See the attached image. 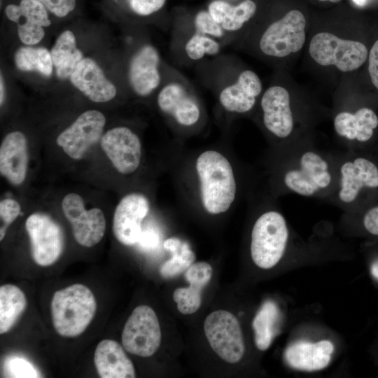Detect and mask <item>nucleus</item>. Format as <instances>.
I'll use <instances>...</instances> for the list:
<instances>
[{
    "instance_id": "obj_32",
    "label": "nucleus",
    "mask_w": 378,
    "mask_h": 378,
    "mask_svg": "<svg viewBox=\"0 0 378 378\" xmlns=\"http://www.w3.org/2000/svg\"><path fill=\"white\" fill-rule=\"evenodd\" d=\"M220 44L210 36L195 32L187 41L185 50L190 59L197 60L204 55H214L220 51Z\"/></svg>"
},
{
    "instance_id": "obj_22",
    "label": "nucleus",
    "mask_w": 378,
    "mask_h": 378,
    "mask_svg": "<svg viewBox=\"0 0 378 378\" xmlns=\"http://www.w3.org/2000/svg\"><path fill=\"white\" fill-rule=\"evenodd\" d=\"M334 351L329 340L312 343L298 341L288 346L284 352L286 363L293 369L302 371H316L326 368Z\"/></svg>"
},
{
    "instance_id": "obj_4",
    "label": "nucleus",
    "mask_w": 378,
    "mask_h": 378,
    "mask_svg": "<svg viewBox=\"0 0 378 378\" xmlns=\"http://www.w3.org/2000/svg\"><path fill=\"white\" fill-rule=\"evenodd\" d=\"M284 216L276 211H267L255 220L251 231V255L260 268L276 265L284 254L288 239Z\"/></svg>"
},
{
    "instance_id": "obj_18",
    "label": "nucleus",
    "mask_w": 378,
    "mask_h": 378,
    "mask_svg": "<svg viewBox=\"0 0 378 378\" xmlns=\"http://www.w3.org/2000/svg\"><path fill=\"white\" fill-rule=\"evenodd\" d=\"M71 83L90 100L106 102L116 95V88L91 58H83L70 76Z\"/></svg>"
},
{
    "instance_id": "obj_10",
    "label": "nucleus",
    "mask_w": 378,
    "mask_h": 378,
    "mask_svg": "<svg viewBox=\"0 0 378 378\" xmlns=\"http://www.w3.org/2000/svg\"><path fill=\"white\" fill-rule=\"evenodd\" d=\"M25 227L34 262L43 267L55 263L62 253L64 245L59 225L50 216L37 212L27 218Z\"/></svg>"
},
{
    "instance_id": "obj_24",
    "label": "nucleus",
    "mask_w": 378,
    "mask_h": 378,
    "mask_svg": "<svg viewBox=\"0 0 378 378\" xmlns=\"http://www.w3.org/2000/svg\"><path fill=\"white\" fill-rule=\"evenodd\" d=\"M211 276L212 267L206 262L193 263L185 272V278L190 286L178 288L173 293V299L179 312L191 314L199 309L202 291L210 281Z\"/></svg>"
},
{
    "instance_id": "obj_21",
    "label": "nucleus",
    "mask_w": 378,
    "mask_h": 378,
    "mask_svg": "<svg viewBox=\"0 0 378 378\" xmlns=\"http://www.w3.org/2000/svg\"><path fill=\"white\" fill-rule=\"evenodd\" d=\"M261 92L262 83L258 76L251 70H244L234 83L223 89L219 102L229 112L244 113L253 108Z\"/></svg>"
},
{
    "instance_id": "obj_7",
    "label": "nucleus",
    "mask_w": 378,
    "mask_h": 378,
    "mask_svg": "<svg viewBox=\"0 0 378 378\" xmlns=\"http://www.w3.org/2000/svg\"><path fill=\"white\" fill-rule=\"evenodd\" d=\"M378 188V167L362 156L346 158L337 166L336 199L345 207L351 206L361 193Z\"/></svg>"
},
{
    "instance_id": "obj_27",
    "label": "nucleus",
    "mask_w": 378,
    "mask_h": 378,
    "mask_svg": "<svg viewBox=\"0 0 378 378\" xmlns=\"http://www.w3.org/2000/svg\"><path fill=\"white\" fill-rule=\"evenodd\" d=\"M53 66L58 78H70L78 63L83 59L77 48L74 33L63 31L57 38L50 51Z\"/></svg>"
},
{
    "instance_id": "obj_3",
    "label": "nucleus",
    "mask_w": 378,
    "mask_h": 378,
    "mask_svg": "<svg viewBox=\"0 0 378 378\" xmlns=\"http://www.w3.org/2000/svg\"><path fill=\"white\" fill-rule=\"evenodd\" d=\"M97 301L91 290L76 284L57 290L52 298L51 314L53 326L62 337L80 335L93 319Z\"/></svg>"
},
{
    "instance_id": "obj_42",
    "label": "nucleus",
    "mask_w": 378,
    "mask_h": 378,
    "mask_svg": "<svg viewBox=\"0 0 378 378\" xmlns=\"http://www.w3.org/2000/svg\"><path fill=\"white\" fill-rule=\"evenodd\" d=\"M0 89H1V94H0V103L1 105H2L4 100V85L3 82L2 76L1 75V82H0Z\"/></svg>"
},
{
    "instance_id": "obj_17",
    "label": "nucleus",
    "mask_w": 378,
    "mask_h": 378,
    "mask_svg": "<svg viewBox=\"0 0 378 378\" xmlns=\"http://www.w3.org/2000/svg\"><path fill=\"white\" fill-rule=\"evenodd\" d=\"M160 109L180 125L189 127L197 122L200 109L196 99L179 83L164 86L158 96Z\"/></svg>"
},
{
    "instance_id": "obj_38",
    "label": "nucleus",
    "mask_w": 378,
    "mask_h": 378,
    "mask_svg": "<svg viewBox=\"0 0 378 378\" xmlns=\"http://www.w3.org/2000/svg\"><path fill=\"white\" fill-rule=\"evenodd\" d=\"M139 245L145 250H153L160 244V236L153 229L143 230L138 241Z\"/></svg>"
},
{
    "instance_id": "obj_11",
    "label": "nucleus",
    "mask_w": 378,
    "mask_h": 378,
    "mask_svg": "<svg viewBox=\"0 0 378 378\" xmlns=\"http://www.w3.org/2000/svg\"><path fill=\"white\" fill-rule=\"evenodd\" d=\"M62 209L78 244L92 247L102 240L106 230V220L100 209H85L83 198L76 193L64 196Z\"/></svg>"
},
{
    "instance_id": "obj_40",
    "label": "nucleus",
    "mask_w": 378,
    "mask_h": 378,
    "mask_svg": "<svg viewBox=\"0 0 378 378\" xmlns=\"http://www.w3.org/2000/svg\"><path fill=\"white\" fill-rule=\"evenodd\" d=\"M365 230L372 234L378 235V205L370 208L363 218Z\"/></svg>"
},
{
    "instance_id": "obj_35",
    "label": "nucleus",
    "mask_w": 378,
    "mask_h": 378,
    "mask_svg": "<svg viewBox=\"0 0 378 378\" xmlns=\"http://www.w3.org/2000/svg\"><path fill=\"white\" fill-rule=\"evenodd\" d=\"M196 32L214 37H222L224 30L211 16L209 11L201 10L194 20Z\"/></svg>"
},
{
    "instance_id": "obj_41",
    "label": "nucleus",
    "mask_w": 378,
    "mask_h": 378,
    "mask_svg": "<svg viewBox=\"0 0 378 378\" xmlns=\"http://www.w3.org/2000/svg\"><path fill=\"white\" fill-rule=\"evenodd\" d=\"M370 273L373 278L378 281V258L375 259L371 264Z\"/></svg>"
},
{
    "instance_id": "obj_44",
    "label": "nucleus",
    "mask_w": 378,
    "mask_h": 378,
    "mask_svg": "<svg viewBox=\"0 0 378 378\" xmlns=\"http://www.w3.org/2000/svg\"><path fill=\"white\" fill-rule=\"evenodd\" d=\"M319 1H330V2H332V3H337V2L340 1L341 0H319Z\"/></svg>"
},
{
    "instance_id": "obj_8",
    "label": "nucleus",
    "mask_w": 378,
    "mask_h": 378,
    "mask_svg": "<svg viewBox=\"0 0 378 378\" xmlns=\"http://www.w3.org/2000/svg\"><path fill=\"white\" fill-rule=\"evenodd\" d=\"M161 330L154 310L147 305L136 307L127 318L122 332V344L129 353L149 357L161 343Z\"/></svg>"
},
{
    "instance_id": "obj_37",
    "label": "nucleus",
    "mask_w": 378,
    "mask_h": 378,
    "mask_svg": "<svg viewBox=\"0 0 378 378\" xmlns=\"http://www.w3.org/2000/svg\"><path fill=\"white\" fill-rule=\"evenodd\" d=\"M50 14L63 18L73 13L78 5V0H37Z\"/></svg>"
},
{
    "instance_id": "obj_13",
    "label": "nucleus",
    "mask_w": 378,
    "mask_h": 378,
    "mask_svg": "<svg viewBox=\"0 0 378 378\" xmlns=\"http://www.w3.org/2000/svg\"><path fill=\"white\" fill-rule=\"evenodd\" d=\"M100 145L116 170L122 174L135 172L141 163V143L126 127H116L103 134Z\"/></svg>"
},
{
    "instance_id": "obj_12",
    "label": "nucleus",
    "mask_w": 378,
    "mask_h": 378,
    "mask_svg": "<svg viewBox=\"0 0 378 378\" xmlns=\"http://www.w3.org/2000/svg\"><path fill=\"white\" fill-rule=\"evenodd\" d=\"M105 123L102 112L86 111L57 136V144L69 157L80 160L101 140Z\"/></svg>"
},
{
    "instance_id": "obj_19",
    "label": "nucleus",
    "mask_w": 378,
    "mask_h": 378,
    "mask_svg": "<svg viewBox=\"0 0 378 378\" xmlns=\"http://www.w3.org/2000/svg\"><path fill=\"white\" fill-rule=\"evenodd\" d=\"M28 165L27 141L20 131L8 133L0 146V173L13 186L25 180Z\"/></svg>"
},
{
    "instance_id": "obj_26",
    "label": "nucleus",
    "mask_w": 378,
    "mask_h": 378,
    "mask_svg": "<svg viewBox=\"0 0 378 378\" xmlns=\"http://www.w3.org/2000/svg\"><path fill=\"white\" fill-rule=\"evenodd\" d=\"M256 4L252 0H244L237 6L223 0H214L208 6L213 19L224 31H234L242 27L255 13Z\"/></svg>"
},
{
    "instance_id": "obj_30",
    "label": "nucleus",
    "mask_w": 378,
    "mask_h": 378,
    "mask_svg": "<svg viewBox=\"0 0 378 378\" xmlns=\"http://www.w3.org/2000/svg\"><path fill=\"white\" fill-rule=\"evenodd\" d=\"M163 247L172 254L171 258L160 268V275L163 278H174L186 272L193 264L195 255L186 241L172 237L163 242Z\"/></svg>"
},
{
    "instance_id": "obj_23",
    "label": "nucleus",
    "mask_w": 378,
    "mask_h": 378,
    "mask_svg": "<svg viewBox=\"0 0 378 378\" xmlns=\"http://www.w3.org/2000/svg\"><path fill=\"white\" fill-rule=\"evenodd\" d=\"M94 362L102 378H134L136 377L132 362L122 346L112 340H102L97 346Z\"/></svg>"
},
{
    "instance_id": "obj_31",
    "label": "nucleus",
    "mask_w": 378,
    "mask_h": 378,
    "mask_svg": "<svg viewBox=\"0 0 378 378\" xmlns=\"http://www.w3.org/2000/svg\"><path fill=\"white\" fill-rule=\"evenodd\" d=\"M14 61L23 71H37L46 76H50L52 72L51 54L46 48L21 47L15 52Z\"/></svg>"
},
{
    "instance_id": "obj_2",
    "label": "nucleus",
    "mask_w": 378,
    "mask_h": 378,
    "mask_svg": "<svg viewBox=\"0 0 378 378\" xmlns=\"http://www.w3.org/2000/svg\"><path fill=\"white\" fill-rule=\"evenodd\" d=\"M337 167L318 150L307 148L297 153L282 175L288 190L304 197H318L336 187Z\"/></svg>"
},
{
    "instance_id": "obj_28",
    "label": "nucleus",
    "mask_w": 378,
    "mask_h": 378,
    "mask_svg": "<svg viewBox=\"0 0 378 378\" xmlns=\"http://www.w3.org/2000/svg\"><path fill=\"white\" fill-rule=\"evenodd\" d=\"M280 312L272 300L265 301L253 318L252 327L256 347L267 350L278 334Z\"/></svg>"
},
{
    "instance_id": "obj_36",
    "label": "nucleus",
    "mask_w": 378,
    "mask_h": 378,
    "mask_svg": "<svg viewBox=\"0 0 378 378\" xmlns=\"http://www.w3.org/2000/svg\"><path fill=\"white\" fill-rule=\"evenodd\" d=\"M21 207L19 203L13 199L7 198L0 202V241L5 237L7 228L20 215Z\"/></svg>"
},
{
    "instance_id": "obj_9",
    "label": "nucleus",
    "mask_w": 378,
    "mask_h": 378,
    "mask_svg": "<svg viewBox=\"0 0 378 378\" xmlns=\"http://www.w3.org/2000/svg\"><path fill=\"white\" fill-rule=\"evenodd\" d=\"M305 26L302 13L290 10L265 31L260 40V50L267 55L276 57L298 52L305 42Z\"/></svg>"
},
{
    "instance_id": "obj_16",
    "label": "nucleus",
    "mask_w": 378,
    "mask_h": 378,
    "mask_svg": "<svg viewBox=\"0 0 378 378\" xmlns=\"http://www.w3.org/2000/svg\"><path fill=\"white\" fill-rule=\"evenodd\" d=\"M260 105L266 129L279 139L288 138L294 127L288 90L277 85L269 88L262 95Z\"/></svg>"
},
{
    "instance_id": "obj_29",
    "label": "nucleus",
    "mask_w": 378,
    "mask_h": 378,
    "mask_svg": "<svg viewBox=\"0 0 378 378\" xmlns=\"http://www.w3.org/2000/svg\"><path fill=\"white\" fill-rule=\"evenodd\" d=\"M27 307L24 293L18 286L5 284L0 287V333L8 332Z\"/></svg>"
},
{
    "instance_id": "obj_20",
    "label": "nucleus",
    "mask_w": 378,
    "mask_h": 378,
    "mask_svg": "<svg viewBox=\"0 0 378 378\" xmlns=\"http://www.w3.org/2000/svg\"><path fill=\"white\" fill-rule=\"evenodd\" d=\"M159 63L158 52L149 45L143 46L133 55L128 77L132 90L138 95L147 96L160 85Z\"/></svg>"
},
{
    "instance_id": "obj_14",
    "label": "nucleus",
    "mask_w": 378,
    "mask_h": 378,
    "mask_svg": "<svg viewBox=\"0 0 378 378\" xmlns=\"http://www.w3.org/2000/svg\"><path fill=\"white\" fill-rule=\"evenodd\" d=\"M4 13L8 20L17 24L19 38L26 45L41 41L45 35L43 27L51 24L50 13L37 0L8 3Z\"/></svg>"
},
{
    "instance_id": "obj_15",
    "label": "nucleus",
    "mask_w": 378,
    "mask_h": 378,
    "mask_svg": "<svg viewBox=\"0 0 378 378\" xmlns=\"http://www.w3.org/2000/svg\"><path fill=\"white\" fill-rule=\"evenodd\" d=\"M150 209L148 200L142 194L132 192L124 196L114 211L113 232L117 240L125 245L138 243L141 223Z\"/></svg>"
},
{
    "instance_id": "obj_43",
    "label": "nucleus",
    "mask_w": 378,
    "mask_h": 378,
    "mask_svg": "<svg viewBox=\"0 0 378 378\" xmlns=\"http://www.w3.org/2000/svg\"><path fill=\"white\" fill-rule=\"evenodd\" d=\"M352 1L359 6H363L365 4L367 0H352Z\"/></svg>"
},
{
    "instance_id": "obj_5",
    "label": "nucleus",
    "mask_w": 378,
    "mask_h": 378,
    "mask_svg": "<svg viewBox=\"0 0 378 378\" xmlns=\"http://www.w3.org/2000/svg\"><path fill=\"white\" fill-rule=\"evenodd\" d=\"M309 52L318 64L333 65L344 72L358 69L368 55L363 43L342 39L328 32H319L312 38Z\"/></svg>"
},
{
    "instance_id": "obj_34",
    "label": "nucleus",
    "mask_w": 378,
    "mask_h": 378,
    "mask_svg": "<svg viewBox=\"0 0 378 378\" xmlns=\"http://www.w3.org/2000/svg\"><path fill=\"white\" fill-rule=\"evenodd\" d=\"M6 377L15 378H36L39 374L35 367L27 360L20 356L8 358L4 365Z\"/></svg>"
},
{
    "instance_id": "obj_1",
    "label": "nucleus",
    "mask_w": 378,
    "mask_h": 378,
    "mask_svg": "<svg viewBox=\"0 0 378 378\" xmlns=\"http://www.w3.org/2000/svg\"><path fill=\"white\" fill-rule=\"evenodd\" d=\"M195 169L204 210L212 215L227 211L237 194V183L230 161L218 151L208 150L197 157Z\"/></svg>"
},
{
    "instance_id": "obj_6",
    "label": "nucleus",
    "mask_w": 378,
    "mask_h": 378,
    "mask_svg": "<svg viewBox=\"0 0 378 378\" xmlns=\"http://www.w3.org/2000/svg\"><path fill=\"white\" fill-rule=\"evenodd\" d=\"M206 337L214 351L223 360L236 363L243 357L245 344L239 322L226 310H216L204 320Z\"/></svg>"
},
{
    "instance_id": "obj_39",
    "label": "nucleus",
    "mask_w": 378,
    "mask_h": 378,
    "mask_svg": "<svg viewBox=\"0 0 378 378\" xmlns=\"http://www.w3.org/2000/svg\"><path fill=\"white\" fill-rule=\"evenodd\" d=\"M368 71L372 84L378 90V40L374 42L369 53Z\"/></svg>"
},
{
    "instance_id": "obj_25",
    "label": "nucleus",
    "mask_w": 378,
    "mask_h": 378,
    "mask_svg": "<svg viewBox=\"0 0 378 378\" xmlns=\"http://www.w3.org/2000/svg\"><path fill=\"white\" fill-rule=\"evenodd\" d=\"M333 125L337 134L345 140L365 143L371 139L378 126V117L371 108L363 107L355 112L339 113Z\"/></svg>"
},
{
    "instance_id": "obj_33",
    "label": "nucleus",
    "mask_w": 378,
    "mask_h": 378,
    "mask_svg": "<svg viewBox=\"0 0 378 378\" xmlns=\"http://www.w3.org/2000/svg\"><path fill=\"white\" fill-rule=\"evenodd\" d=\"M166 0H106V5L118 10H128L139 16H148L159 11Z\"/></svg>"
}]
</instances>
